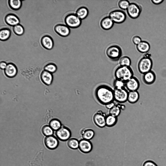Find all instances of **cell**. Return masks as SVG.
<instances>
[{"instance_id":"cell-1","label":"cell","mask_w":166,"mask_h":166,"mask_svg":"<svg viewBox=\"0 0 166 166\" xmlns=\"http://www.w3.org/2000/svg\"><path fill=\"white\" fill-rule=\"evenodd\" d=\"M95 94L98 102L102 105H105L114 100V90L105 85H102L96 88Z\"/></svg>"},{"instance_id":"cell-2","label":"cell","mask_w":166,"mask_h":166,"mask_svg":"<svg viewBox=\"0 0 166 166\" xmlns=\"http://www.w3.org/2000/svg\"><path fill=\"white\" fill-rule=\"evenodd\" d=\"M114 75L115 79L125 83L133 77V72L130 67L120 66L115 69Z\"/></svg>"},{"instance_id":"cell-3","label":"cell","mask_w":166,"mask_h":166,"mask_svg":"<svg viewBox=\"0 0 166 166\" xmlns=\"http://www.w3.org/2000/svg\"><path fill=\"white\" fill-rule=\"evenodd\" d=\"M153 66L152 60L150 57L144 56L141 58L138 64L139 72L143 74L151 70Z\"/></svg>"},{"instance_id":"cell-4","label":"cell","mask_w":166,"mask_h":166,"mask_svg":"<svg viewBox=\"0 0 166 166\" xmlns=\"http://www.w3.org/2000/svg\"><path fill=\"white\" fill-rule=\"evenodd\" d=\"M106 53L107 56L110 59L114 61H116L121 58L122 51L118 45H113L107 48Z\"/></svg>"},{"instance_id":"cell-5","label":"cell","mask_w":166,"mask_h":166,"mask_svg":"<svg viewBox=\"0 0 166 166\" xmlns=\"http://www.w3.org/2000/svg\"><path fill=\"white\" fill-rule=\"evenodd\" d=\"M65 22L69 28H76L79 27L81 24V20L75 14L70 13L65 17Z\"/></svg>"},{"instance_id":"cell-6","label":"cell","mask_w":166,"mask_h":166,"mask_svg":"<svg viewBox=\"0 0 166 166\" xmlns=\"http://www.w3.org/2000/svg\"><path fill=\"white\" fill-rule=\"evenodd\" d=\"M114 100L118 103H122L127 101L128 92L125 87L114 89Z\"/></svg>"},{"instance_id":"cell-7","label":"cell","mask_w":166,"mask_h":166,"mask_svg":"<svg viewBox=\"0 0 166 166\" xmlns=\"http://www.w3.org/2000/svg\"><path fill=\"white\" fill-rule=\"evenodd\" d=\"M109 17L114 23L117 24L123 23L126 18L125 13L122 10L118 9L111 11L109 14Z\"/></svg>"},{"instance_id":"cell-8","label":"cell","mask_w":166,"mask_h":166,"mask_svg":"<svg viewBox=\"0 0 166 166\" xmlns=\"http://www.w3.org/2000/svg\"><path fill=\"white\" fill-rule=\"evenodd\" d=\"M55 134L58 139L64 141L68 140L70 138L71 133L68 127L62 125L61 127L56 131Z\"/></svg>"},{"instance_id":"cell-9","label":"cell","mask_w":166,"mask_h":166,"mask_svg":"<svg viewBox=\"0 0 166 166\" xmlns=\"http://www.w3.org/2000/svg\"><path fill=\"white\" fill-rule=\"evenodd\" d=\"M142 11L140 6L134 3H130L127 9L128 15L131 18L136 19L140 16Z\"/></svg>"},{"instance_id":"cell-10","label":"cell","mask_w":166,"mask_h":166,"mask_svg":"<svg viewBox=\"0 0 166 166\" xmlns=\"http://www.w3.org/2000/svg\"><path fill=\"white\" fill-rule=\"evenodd\" d=\"M107 115L102 111H97L93 115L94 122L97 126L103 128L106 126L105 117Z\"/></svg>"},{"instance_id":"cell-11","label":"cell","mask_w":166,"mask_h":166,"mask_svg":"<svg viewBox=\"0 0 166 166\" xmlns=\"http://www.w3.org/2000/svg\"><path fill=\"white\" fill-rule=\"evenodd\" d=\"M44 142L46 147L51 150L56 149L59 145L58 138L52 135L46 137L44 139Z\"/></svg>"},{"instance_id":"cell-12","label":"cell","mask_w":166,"mask_h":166,"mask_svg":"<svg viewBox=\"0 0 166 166\" xmlns=\"http://www.w3.org/2000/svg\"><path fill=\"white\" fill-rule=\"evenodd\" d=\"M79 149L83 153H88L92 150L93 145L89 140L82 139L79 140Z\"/></svg>"},{"instance_id":"cell-13","label":"cell","mask_w":166,"mask_h":166,"mask_svg":"<svg viewBox=\"0 0 166 166\" xmlns=\"http://www.w3.org/2000/svg\"><path fill=\"white\" fill-rule=\"evenodd\" d=\"M140 86L139 80L133 76L125 83V87L129 91H137Z\"/></svg>"},{"instance_id":"cell-14","label":"cell","mask_w":166,"mask_h":166,"mask_svg":"<svg viewBox=\"0 0 166 166\" xmlns=\"http://www.w3.org/2000/svg\"><path fill=\"white\" fill-rule=\"evenodd\" d=\"M54 29L57 34L63 37L68 36L70 33L69 28L67 25L63 24H57L55 26Z\"/></svg>"},{"instance_id":"cell-15","label":"cell","mask_w":166,"mask_h":166,"mask_svg":"<svg viewBox=\"0 0 166 166\" xmlns=\"http://www.w3.org/2000/svg\"><path fill=\"white\" fill-rule=\"evenodd\" d=\"M17 69L16 66L13 64L9 63L4 70L5 74L7 77L12 78L15 77L17 73Z\"/></svg>"},{"instance_id":"cell-16","label":"cell","mask_w":166,"mask_h":166,"mask_svg":"<svg viewBox=\"0 0 166 166\" xmlns=\"http://www.w3.org/2000/svg\"><path fill=\"white\" fill-rule=\"evenodd\" d=\"M142 79L143 82L147 85H151L154 83L156 79L154 73L151 70L144 74Z\"/></svg>"},{"instance_id":"cell-17","label":"cell","mask_w":166,"mask_h":166,"mask_svg":"<svg viewBox=\"0 0 166 166\" xmlns=\"http://www.w3.org/2000/svg\"><path fill=\"white\" fill-rule=\"evenodd\" d=\"M41 44L45 48L48 50H51L53 47L54 43L52 38L48 35L43 36L41 40Z\"/></svg>"},{"instance_id":"cell-18","label":"cell","mask_w":166,"mask_h":166,"mask_svg":"<svg viewBox=\"0 0 166 166\" xmlns=\"http://www.w3.org/2000/svg\"><path fill=\"white\" fill-rule=\"evenodd\" d=\"M6 23L8 25L13 26L18 24L19 19L16 15L13 14H9L7 15L5 18Z\"/></svg>"},{"instance_id":"cell-19","label":"cell","mask_w":166,"mask_h":166,"mask_svg":"<svg viewBox=\"0 0 166 166\" xmlns=\"http://www.w3.org/2000/svg\"><path fill=\"white\" fill-rule=\"evenodd\" d=\"M121 104L119 103L115 104L112 108L108 110V114L118 117L120 115L121 110L125 109V105Z\"/></svg>"},{"instance_id":"cell-20","label":"cell","mask_w":166,"mask_h":166,"mask_svg":"<svg viewBox=\"0 0 166 166\" xmlns=\"http://www.w3.org/2000/svg\"><path fill=\"white\" fill-rule=\"evenodd\" d=\"M41 78L44 84L49 85L52 83L53 77L52 73L44 70L41 73Z\"/></svg>"},{"instance_id":"cell-21","label":"cell","mask_w":166,"mask_h":166,"mask_svg":"<svg viewBox=\"0 0 166 166\" xmlns=\"http://www.w3.org/2000/svg\"><path fill=\"white\" fill-rule=\"evenodd\" d=\"M114 24V22L109 16L104 17L101 20L100 22L101 27L103 29L106 30L111 28Z\"/></svg>"},{"instance_id":"cell-22","label":"cell","mask_w":166,"mask_h":166,"mask_svg":"<svg viewBox=\"0 0 166 166\" xmlns=\"http://www.w3.org/2000/svg\"><path fill=\"white\" fill-rule=\"evenodd\" d=\"M81 134L82 139L90 140L93 138L95 133L93 129L87 128L82 130L81 132Z\"/></svg>"},{"instance_id":"cell-23","label":"cell","mask_w":166,"mask_h":166,"mask_svg":"<svg viewBox=\"0 0 166 166\" xmlns=\"http://www.w3.org/2000/svg\"><path fill=\"white\" fill-rule=\"evenodd\" d=\"M136 48L140 52L142 53H146L149 50L150 46L148 42L143 41L137 45Z\"/></svg>"},{"instance_id":"cell-24","label":"cell","mask_w":166,"mask_h":166,"mask_svg":"<svg viewBox=\"0 0 166 166\" xmlns=\"http://www.w3.org/2000/svg\"><path fill=\"white\" fill-rule=\"evenodd\" d=\"M139 97V94L137 91H130L128 92L127 101L131 104L135 103L138 100Z\"/></svg>"},{"instance_id":"cell-25","label":"cell","mask_w":166,"mask_h":166,"mask_svg":"<svg viewBox=\"0 0 166 166\" xmlns=\"http://www.w3.org/2000/svg\"><path fill=\"white\" fill-rule=\"evenodd\" d=\"M118 117L108 114L105 117L106 126L111 127L115 125L118 121Z\"/></svg>"},{"instance_id":"cell-26","label":"cell","mask_w":166,"mask_h":166,"mask_svg":"<svg viewBox=\"0 0 166 166\" xmlns=\"http://www.w3.org/2000/svg\"><path fill=\"white\" fill-rule=\"evenodd\" d=\"M88 11L87 9L84 7L78 8L76 12V15L81 20L85 19L87 16Z\"/></svg>"},{"instance_id":"cell-27","label":"cell","mask_w":166,"mask_h":166,"mask_svg":"<svg viewBox=\"0 0 166 166\" xmlns=\"http://www.w3.org/2000/svg\"><path fill=\"white\" fill-rule=\"evenodd\" d=\"M11 34L10 30L8 28H4L0 30V39L2 41L8 40L10 37Z\"/></svg>"},{"instance_id":"cell-28","label":"cell","mask_w":166,"mask_h":166,"mask_svg":"<svg viewBox=\"0 0 166 166\" xmlns=\"http://www.w3.org/2000/svg\"><path fill=\"white\" fill-rule=\"evenodd\" d=\"M67 145L70 149H76L79 148V141L76 138H70L68 141Z\"/></svg>"},{"instance_id":"cell-29","label":"cell","mask_w":166,"mask_h":166,"mask_svg":"<svg viewBox=\"0 0 166 166\" xmlns=\"http://www.w3.org/2000/svg\"><path fill=\"white\" fill-rule=\"evenodd\" d=\"M8 3L10 7L12 9L17 10L21 7L22 1L20 0H9Z\"/></svg>"},{"instance_id":"cell-30","label":"cell","mask_w":166,"mask_h":166,"mask_svg":"<svg viewBox=\"0 0 166 166\" xmlns=\"http://www.w3.org/2000/svg\"><path fill=\"white\" fill-rule=\"evenodd\" d=\"M49 125L53 131H56L61 127L62 125L59 120L57 119H53L50 121Z\"/></svg>"},{"instance_id":"cell-31","label":"cell","mask_w":166,"mask_h":166,"mask_svg":"<svg viewBox=\"0 0 166 166\" xmlns=\"http://www.w3.org/2000/svg\"><path fill=\"white\" fill-rule=\"evenodd\" d=\"M131 63L130 58L127 56H123L119 59V64L120 66L130 67Z\"/></svg>"},{"instance_id":"cell-32","label":"cell","mask_w":166,"mask_h":166,"mask_svg":"<svg viewBox=\"0 0 166 166\" xmlns=\"http://www.w3.org/2000/svg\"><path fill=\"white\" fill-rule=\"evenodd\" d=\"M13 30L14 33L18 35H21L24 33V29L22 25L18 24L13 26Z\"/></svg>"},{"instance_id":"cell-33","label":"cell","mask_w":166,"mask_h":166,"mask_svg":"<svg viewBox=\"0 0 166 166\" xmlns=\"http://www.w3.org/2000/svg\"><path fill=\"white\" fill-rule=\"evenodd\" d=\"M57 68L54 64L50 63L45 66L44 68V70L52 74L55 72L57 70Z\"/></svg>"},{"instance_id":"cell-34","label":"cell","mask_w":166,"mask_h":166,"mask_svg":"<svg viewBox=\"0 0 166 166\" xmlns=\"http://www.w3.org/2000/svg\"><path fill=\"white\" fill-rule=\"evenodd\" d=\"M42 131L43 134L47 136L52 135L53 133V130L48 125H44L42 128Z\"/></svg>"},{"instance_id":"cell-35","label":"cell","mask_w":166,"mask_h":166,"mask_svg":"<svg viewBox=\"0 0 166 166\" xmlns=\"http://www.w3.org/2000/svg\"><path fill=\"white\" fill-rule=\"evenodd\" d=\"M113 85L114 89H120L125 87V83L124 82L117 79L114 81Z\"/></svg>"},{"instance_id":"cell-36","label":"cell","mask_w":166,"mask_h":166,"mask_svg":"<svg viewBox=\"0 0 166 166\" xmlns=\"http://www.w3.org/2000/svg\"><path fill=\"white\" fill-rule=\"evenodd\" d=\"M130 3L129 1L127 0H121L118 2V5L119 7L123 10L127 9Z\"/></svg>"},{"instance_id":"cell-37","label":"cell","mask_w":166,"mask_h":166,"mask_svg":"<svg viewBox=\"0 0 166 166\" xmlns=\"http://www.w3.org/2000/svg\"><path fill=\"white\" fill-rule=\"evenodd\" d=\"M132 41L134 44L137 45L139 44L142 41L141 38L140 36L138 35H135L133 37Z\"/></svg>"},{"instance_id":"cell-38","label":"cell","mask_w":166,"mask_h":166,"mask_svg":"<svg viewBox=\"0 0 166 166\" xmlns=\"http://www.w3.org/2000/svg\"><path fill=\"white\" fill-rule=\"evenodd\" d=\"M143 166H157L153 161L151 160H148L145 162Z\"/></svg>"},{"instance_id":"cell-39","label":"cell","mask_w":166,"mask_h":166,"mask_svg":"<svg viewBox=\"0 0 166 166\" xmlns=\"http://www.w3.org/2000/svg\"><path fill=\"white\" fill-rule=\"evenodd\" d=\"M115 103L113 101L105 105V107L108 110L112 108L115 105Z\"/></svg>"},{"instance_id":"cell-40","label":"cell","mask_w":166,"mask_h":166,"mask_svg":"<svg viewBox=\"0 0 166 166\" xmlns=\"http://www.w3.org/2000/svg\"><path fill=\"white\" fill-rule=\"evenodd\" d=\"M7 64L4 61H2L0 63V68L2 70H4L6 68Z\"/></svg>"},{"instance_id":"cell-41","label":"cell","mask_w":166,"mask_h":166,"mask_svg":"<svg viewBox=\"0 0 166 166\" xmlns=\"http://www.w3.org/2000/svg\"><path fill=\"white\" fill-rule=\"evenodd\" d=\"M153 4H156L158 5L159 4L162 2L164 1L163 0H151Z\"/></svg>"}]
</instances>
